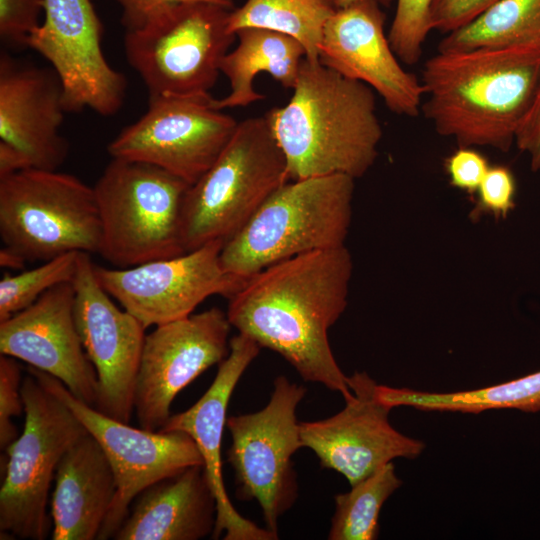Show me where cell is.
Instances as JSON below:
<instances>
[{
  "mask_svg": "<svg viewBox=\"0 0 540 540\" xmlns=\"http://www.w3.org/2000/svg\"><path fill=\"white\" fill-rule=\"evenodd\" d=\"M352 272L345 245L272 264L229 298L228 320L261 348L280 354L304 381L322 384L346 401L353 393L328 331L346 309Z\"/></svg>",
  "mask_w": 540,
  "mask_h": 540,
  "instance_id": "cell-1",
  "label": "cell"
},
{
  "mask_svg": "<svg viewBox=\"0 0 540 540\" xmlns=\"http://www.w3.org/2000/svg\"><path fill=\"white\" fill-rule=\"evenodd\" d=\"M421 111L459 146L502 152L515 143L540 82V47L437 52L422 70Z\"/></svg>",
  "mask_w": 540,
  "mask_h": 540,
  "instance_id": "cell-2",
  "label": "cell"
},
{
  "mask_svg": "<svg viewBox=\"0 0 540 540\" xmlns=\"http://www.w3.org/2000/svg\"><path fill=\"white\" fill-rule=\"evenodd\" d=\"M293 95L265 117L287 163L289 180L365 175L383 135L374 90L304 59Z\"/></svg>",
  "mask_w": 540,
  "mask_h": 540,
  "instance_id": "cell-3",
  "label": "cell"
},
{
  "mask_svg": "<svg viewBox=\"0 0 540 540\" xmlns=\"http://www.w3.org/2000/svg\"><path fill=\"white\" fill-rule=\"evenodd\" d=\"M355 179L342 174L289 180L223 246L225 272L246 280L305 253L345 245Z\"/></svg>",
  "mask_w": 540,
  "mask_h": 540,
  "instance_id": "cell-4",
  "label": "cell"
},
{
  "mask_svg": "<svg viewBox=\"0 0 540 540\" xmlns=\"http://www.w3.org/2000/svg\"><path fill=\"white\" fill-rule=\"evenodd\" d=\"M288 181L285 156L265 115L238 122L215 162L186 191L180 221L184 251L226 243Z\"/></svg>",
  "mask_w": 540,
  "mask_h": 540,
  "instance_id": "cell-5",
  "label": "cell"
},
{
  "mask_svg": "<svg viewBox=\"0 0 540 540\" xmlns=\"http://www.w3.org/2000/svg\"><path fill=\"white\" fill-rule=\"evenodd\" d=\"M189 186L157 166L112 158L93 186L101 221L98 254L129 268L186 253L180 221Z\"/></svg>",
  "mask_w": 540,
  "mask_h": 540,
  "instance_id": "cell-6",
  "label": "cell"
},
{
  "mask_svg": "<svg viewBox=\"0 0 540 540\" xmlns=\"http://www.w3.org/2000/svg\"><path fill=\"white\" fill-rule=\"evenodd\" d=\"M231 10L205 1L181 2L125 31L126 59L149 96L209 93L237 37L229 30Z\"/></svg>",
  "mask_w": 540,
  "mask_h": 540,
  "instance_id": "cell-7",
  "label": "cell"
},
{
  "mask_svg": "<svg viewBox=\"0 0 540 540\" xmlns=\"http://www.w3.org/2000/svg\"><path fill=\"white\" fill-rule=\"evenodd\" d=\"M0 237L26 261L99 253L95 192L76 176L26 169L0 178Z\"/></svg>",
  "mask_w": 540,
  "mask_h": 540,
  "instance_id": "cell-8",
  "label": "cell"
},
{
  "mask_svg": "<svg viewBox=\"0 0 540 540\" xmlns=\"http://www.w3.org/2000/svg\"><path fill=\"white\" fill-rule=\"evenodd\" d=\"M25 423L7 448L0 489V531L44 540L52 528L48 495L64 454L88 432L74 413L28 372L21 386Z\"/></svg>",
  "mask_w": 540,
  "mask_h": 540,
  "instance_id": "cell-9",
  "label": "cell"
},
{
  "mask_svg": "<svg viewBox=\"0 0 540 540\" xmlns=\"http://www.w3.org/2000/svg\"><path fill=\"white\" fill-rule=\"evenodd\" d=\"M305 394L303 385L280 375L263 409L226 420L232 438L227 462L234 470L236 495L241 500H256L265 528L276 535L279 518L298 497L292 457L303 448L296 410Z\"/></svg>",
  "mask_w": 540,
  "mask_h": 540,
  "instance_id": "cell-10",
  "label": "cell"
},
{
  "mask_svg": "<svg viewBox=\"0 0 540 540\" xmlns=\"http://www.w3.org/2000/svg\"><path fill=\"white\" fill-rule=\"evenodd\" d=\"M27 371L74 413L111 464L117 489L97 539L113 538L132 502L147 487L188 467L203 465L201 453L188 434L134 428L81 401L54 376L30 366Z\"/></svg>",
  "mask_w": 540,
  "mask_h": 540,
  "instance_id": "cell-11",
  "label": "cell"
},
{
  "mask_svg": "<svg viewBox=\"0 0 540 540\" xmlns=\"http://www.w3.org/2000/svg\"><path fill=\"white\" fill-rule=\"evenodd\" d=\"M207 93L149 96L147 111L108 145L112 158L157 166L189 185L215 162L238 122Z\"/></svg>",
  "mask_w": 540,
  "mask_h": 540,
  "instance_id": "cell-12",
  "label": "cell"
},
{
  "mask_svg": "<svg viewBox=\"0 0 540 540\" xmlns=\"http://www.w3.org/2000/svg\"><path fill=\"white\" fill-rule=\"evenodd\" d=\"M102 36L92 0H45L44 21L31 33L27 46L59 77L66 112L89 108L108 117L123 105L127 81L105 58Z\"/></svg>",
  "mask_w": 540,
  "mask_h": 540,
  "instance_id": "cell-13",
  "label": "cell"
},
{
  "mask_svg": "<svg viewBox=\"0 0 540 540\" xmlns=\"http://www.w3.org/2000/svg\"><path fill=\"white\" fill-rule=\"evenodd\" d=\"M216 240L184 254L129 268L94 266L97 280L145 327L187 317L213 295L232 297L245 280L224 271Z\"/></svg>",
  "mask_w": 540,
  "mask_h": 540,
  "instance_id": "cell-14",
  "label": "cell"
},
{
  "mask_svg": "<svg viewBox=\"0 0 540 540\" xmlns=\"http://www.w3.org/2000/svg\"><path fill=\"white\" fill-rule=\"evenodd\" d=\"M231 324L217 307L156 326L145 336L134 411L141 428L160 430L176 395L229 354Z\"/></svg>",
  "mask_w": 540,
  "mask_h": 540,
  "instance_id": "cell-15",
  "label": "cell"
},
{
  "mask_svg": "<svg viewBox=\"0 0 540 540\" xmlns=\"http://www.w3.org/2000/svg\"><path fill=\"white\" fill-rule=\"evenodd\" d=\"M94 266L89 253H79L72 281L75 324L97 374L98 396L94 407L111 418L129 423L146 328L131 313L114 304L97 280Z\"/></svg>",
  "mask_w": 540,
  "mask_h": 540,
  "instance_id": "cell-16",
  "label": "cell"
},
{
  "mask_svg": "<svg viewBox=\"0 0 540 540\" xmlns=\"http://www.w3.org/2000/svg\"><path fill=\"white\" fill-rule=\"evenodd\" d=\"M347 382L353 395L343 410L323 420L299 422V430L303 448L352 486L396 458L418 457L425 444L391 425L392 408L377 398V383L366 372L347 376Z\"/></svg>",
  "mask_w": 540,
  "mask_h": 540,
  "instance_id": "cell-17",
  "label": "cell"
},
{
  "mask_svg": "<svg viewBox=\"0 0 540 540\" xmlns=\"http://www.w3.org/2000/svg\"><path fill=\"white\" fill-rule=\"evenodd\" d=\"M384 24L385 14L377 0H358L336 9L324 27L319 61L371 87L392 112L417 117L424 87L401 66Z\"/></svg>",
  "mask_w": 540,
  "mask_h": 540,
  "instance_id": "cell-18",
  "label": "cell"
},
{
  "mask_svg": "<svg viewBox=\"0 0 540 540\" xmlns=\"http://www.w3.org/2000/svg\"><path fill=\"white\" fill-rule=\"evenodd\" d=\"M66 113L56 72L0 57V149L10 152L21 170H57L66 160L68 141L60 134Z\"/></svg>",
  "mask_w": 540,
  "mask_h": 540,
  "instance_id": "cell-19",
  "label": "cell"
},
{
  "mask_svg": "<svg viewBox=\"0 0 540 540\" xmlns=\"http://www.w3.org/2000/svg\"><path fill=\"white\" fill-rule=\"evenodd\" d=\"M74 298L73 283H62L0 322V353L54 376L75 397L94 407L97 374L76 328Z\"/></svg>",
  "mask_w": 540,
  "mask_h": 540,
  "instance_id": "cell-20",
  "label": "cell"
},
{
  "mask_svg": "<svg viewBox=\"0 0 540 540\" xmlns=\"http://www.w3.org/2000/svg\"><path fill=\"white\" fill-rule=\"evenodd\" d=\"M229 344V354L219 364L215 379L203 396L187 410L170 416L160 430L188 434L201 453L217 503L214 539L224 532V540H275L278 535L267 528H260L238 513L225 489L221 444L227 407L241 376L261 349L254 340L240 333L232 337Z\"/></svg>",
  "mask_w": 540,
  "mask_h": 540,
  "instance_id": "cell-21",
  "label": "cell"
},
{
  "mask_svg": "<svg viewBox=\"0 0 540 540\" xmlns=\"http://www.w3.org/2000/svg\"><path fill=\"white\" fill-rule=\"evenodd\" d=\"M217 503L203 465L154 483L134 500L116 540H199L212 535Z\"/></svg>",
  "mask_w": 540,
  "mask_h": 540,
  "instance_id": "cell-22",
  "label": "cell"
},
{
  "mask_svg": "<svg viewBox=\"0 0 540 540\" xmlns=\"http://www.w3.org/2000/svg\"><path fill=\"white\" fill-rule=\"evenodd\" d=\"M117 489L111 464L87 433L62 457L51 498L53 540L98 538Z\"/></svg>",
  "mask_w": 540,
  "mask_h": 540,
  "instance_id": "cell-23",
  "label": "cell"
},
{
  "mask_svg": "<svg viewBox=\"0 0 540 540\" xmlns=\"http://www.w3.org/2000/svg\"><path fill=\"white\" fill-rule=\"evenodd\" d=\"M238 45L221 61L220 72L230 83V93L212 99L215 108L246 107L264 99L254 88L255 77L265 72L283 87L293 89L306 58L296 39L271 30L246 27L236 31Z\"/></svg>",
  "mask_w": 540,
  "mask_h": 540,
  "instance_id": "cell-24",
  "label": "cell"
},
{
  "mask_svg": "<svg viewBox=\"0 0 540 540\" xmlns=\"http://www.w3.org/2000/svg\"><path fill=\"white\" fill-rule=\"evenodd\" d=\"M387 401L425 411L480 413L492 409L540 410V371L480 389L434 393L390 387Z\"/></svg>",
  "mask_w": 540,
  "mask_h": 540,
  "instance_id": "cell-25",
  "label": "cell"
},
{
  "mask_svg": "<svg viewBox=\"0 0 540 540\" xmlns=\"http://www.w3.org/2000/svg\"><path fill=\"white\" fill-rule=\"evenodd\" d=\"M514 46L540 47V0H499L438 44V52Z\"/></svg>",
  "mask_w": 540,
  "mask_h": 540,
  "instance_id": "cell-26",
  "label": "cell"
},
{
  "mask_svg": "<svg viewBox=\"0 0 540 540\" xmlns=\"http://www.w3.org/2000/svg\"><path fill=\"white\" fill-rule=\"evenodd\" d=\"M331 0H246L230 11L229 30L262 28L288 35L300 42L306 58L319 60L324 27L335 12Z\"/></svg>",
  "mask_w": 540,
  "mask_h": 540,
  "instance_id": "cell-27",
  "label": "cell"
},
{
  "mask_svg": "<svg viewBox=\"0 0 540 540\" xmlns=\"http://www.w3.org/2000/svg\"><path fill=\"white\" fill-rule=\"evenodd\" d=\"M402 481L389 462L334 497L335 512L329 540H374L379 534V514L385 501Z\"/></svg>",
  "mask_w": 540,
  "mask_h": 540,
  "instance_id": "cell-28",
  "label": "cell"
},
{
  "mask_svg": "<svg viewBox=\"0 0 540 540\" xmlns=\"http://www.w3.org/2000/svg\"><path fill=\"white\" fill-rule=\"evenodd\" d=\"M80 252H70L0 281V322L32 305L49 289L73 281Z\"/></svg>",
  "mask_w": 540,
  "mask_h": 540,
  "instance_id": "cell-29",
  "label": "cell"
},
{
  "mask_svg": "<svg viewBox=\"0 0 540 540\" xmlns=\"http://www.w3.org/2000/svg\"><path fill=\"white\" fill-rule=\"evenodd\" d=\"M431 0H397L395 15L388 32L389 43L403 63L413 65L422 55L431 27Z\"/></svg>",
  "mask_w": 540,
  "mask_h": 540,
  "instance_id": "cell-30",
  "label": "cell"
},
{
  "mask_svg": "<svg viewBox=\"0 0 540 540\" xmlns=\"http://www.w3.org/2000/svg\"><path fill=\"white\" fill-rule=\"evenodd\" d=\"M45 0H0V39L8 49L28 48L31 33L40 25Z\"/></svg>",
  "mask_w": 540,
  "mask_h": 540,
  "instance_id": "cell-31",
  "label": "cell"
},
{
  "mask_svg": "<svg viewBox=\"0 0 540 540\" xmlns=\"http://www.w3.org/2000/svg\"><path fill=\"white\" fill-rule=\"evenodd\" d=\"M21 366L16 358L0 357V447L7 448L18 438L17 429L12 422L24 412L21 393Z\"/></svg>",
  "mask_w": 540,
  "mask_h": 540,
  "instance_id": "cell-32",
  "label": "cell"
},
{
  "mask_svg": "<svg viewBox=\"0 0 540 540\" xmlns=\"http://www.w3.org/2000/svg\"><path fill=\"white\" fill-rule=\"evenodd\" d=\"M516 179L512 170L505 165L490 166L475 194L473 216L491 214L506 218L515 208Z\"/></svg>",
  "mask_w": 540,
  "mask_h": 540,
  "instance_id": "cell-33",
  "label": "cell"
},
{
  "mask_svg": "<svg viewBox=\"0 0 540 540\" xmlns=\"http://www.w3.org/2000/svg\"><path fill=\"white\" fill-rule=\"evenodd\" d=\"M488 159L474 147L459 146L444 162L449 183L474 195L490 168Z\"/></svg>",
  "mask_w": 540,
  "mask_h": 540,
  "instance_id": "cell-34",
  "label": "cell"
},
{
  "mask_svg": "<svg viewBox=\"0 0 540 540\" xmlns=\"http://www.w3.org/2000/svg\"><path fill=\"white\" fill-rule=\"evenodd\" d=\"M499 0H431L429 22L431 30L444 34L458 30Z\"/></svg>",
  "mask_w": 540,
  "mask_h": 540,
  "instance_id": "cell-35",
  "label": "cell"
},
{
  "mask_svg": "<svg viewBox=\"0 0 540 540\" xmlns=\"http://www.w3.org/2000/svg\"><path fill=\"white\" fill-rule=\"evenodd\" d=\"M121 7V22L125 31L136 30L168 7L191 1H205L233 8V0H116Z\"/></svg>",
  "mask_w": 540,
  "mask_h": 540,
  "instance_id": "cell-36",
  "label": "cell"
},
{
  "mask_svg": "<svg viewBox=\"0 0 540 540\" xmlns=\"http://www.w3.org/2000/svg\"><path fill=\"white\" fill-rule=\"evenodd\" d=\"M516 146L527 153L533 171L540 170V82L534 102L515 139Z\"/></svg>",
  "mask_w": 540,
  "mask_h": 540,
  "instance_id": "cell-37",
  "label": "cell"
},
{
  "mask_svg": "<svg viewBox=\"0 0 540 540\" xmlns=\"http://www.w3.org/2000/svg\"><path fill=\"white\" fill-rule=\"evenodd\" d=\"M25 262L24 257L6 246L0 250V266L2 268L19 270L24 267Z\"/></svg>",
  "mask_w": 540,
  "mask_h": 540,
  "instance_id": "cell-38",
  "label": "cell"
},
{
  "mask_svg": "<svg viewBox=\"0 0 540 540\" xmlns=\"http://www.w3.org/2000/svg\"><path fill=\"white\" fill-rule=\"evenodd\" d=\"M336 9L346 7L358 0H331ZM380 4L388 5L392 0H377Z\"/></svg>",
  "mask_w": 540,
  "mask_h": 540,
  "instance_id": "cell-39",
  "label": "cell"
}]
</instances>
